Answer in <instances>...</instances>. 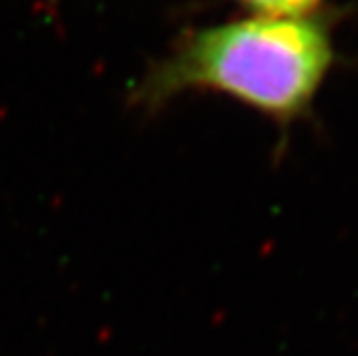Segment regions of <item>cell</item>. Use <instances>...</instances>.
Masks as SVG:
<instances>
[{"label":"cell","mask_w":358,"mask_h":356,"mask_svg":"<svg viewBox=\"0 0 358 356\" xmlns=\"http://www.w3.org/2000/svg\"><path fill=\"white\" fill-rule=\"evenodd\" d=\"M249 11L259 15H313L320 13L324 0H236Z\"/></svg>","instance_id":"obj_2"},{"label":"cell","mask_w":358,"mask_h":356,"mask_svg":"<svg viewBox=\"0 0 358 356\" xmlns=\"http://www.w3.org/2000/svg\"><path fill=\"white\" fill-rule=\"evenodd\" d=\"M333 26L329 13H249L191 28L146 69L131 101L142 112H159L185 94H223L285 134L311 114L335 67Z\"/></svg>","instance_id":"obj_1"}]
</instances>
